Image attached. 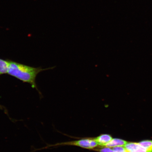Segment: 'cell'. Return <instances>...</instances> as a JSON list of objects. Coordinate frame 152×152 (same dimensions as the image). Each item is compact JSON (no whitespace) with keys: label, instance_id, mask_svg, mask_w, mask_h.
<instances>
[{"label":"cell","instance_id":"1","mask_svg":"<svg viewBox=\"0 0 152 152\" xmlns=\"http://www.w3.org/2000/svg\"><path fill=\"white\" fill-rule=\"evenodd\" d=\"M9 69L7 73L24 82L30 83L33 88L37 89L39 93L40 92L38 90L35 82L36 77L38 74L45 70L53 69L56 67L55 66L42 69L41 67H31L11 60H9Z\"/></svg>","mask_w":152,"mask_h":152},{"label":"cell","instance_id":"4","mask_svg":"<svg viewBox=\"0 0 152 152\" xmlns=\"http://www.w3.org/2000/svg\"><path fill=\"white\" fill-rule=\"evenodd\" d=\"M128 142L119 138H113L105 145L106 147L113 148L119 146H124Z\"/></svg>","mask_w":152,"mask_h":152},{"label":"cell","instance_id":"5","mask_svg":"<svg viewBox=\"0 0 152 152\" xmlns=\"http://www.w3.org/2000/svg\"><path fill=\"white\" fill-rule=\"evenodd\" d=\"M9 66V60L0 59V75L8 73Z\"/></svg>","mask_w":152,"mask_h":152},{"label":"cell","instance_id":"3","mask_svg":"<svg viewBox=\"0 0 152 152\" xmlns=\"http://www.w3.org/2000/svg\"><path fill=\"white\" fill-rule=\"evenodd\" d=\"M93 138L97 143L99 147H105L106 144L111 141L113 139L110 135L107 134H102L96 137Z\"/></svg>","mask_w":152,"mask_h":152},{"label":"cell","instance_id":"2","mask_svg":"<svg viewBox=\"0 0 152 152\" xmlns=\"http://www.w3.org/2000/svg\"><path fill=\"white\" fill-rule=\"evenodd\" d=\"M71 145L80 147L84 149L93 150L98 147V144L93 138H83L79 140L60 142L54 145H50L47 147H56L59 146Z\"/></svg>","mask_w":152,"mask_h":152},{"label":"cell","instance_id":"6","mask_svg":"<svg viewBox=\"0 0 152 152\" xmlns=\"http://www.w3.org/2000/svg\"><path fill=\"white\" fill-rule=\"evenodd\" d=\"M112 148L115 152H127L124 146H119Z\"/></svg>","mask_w":152,"mask_h":152}]
</instances>
